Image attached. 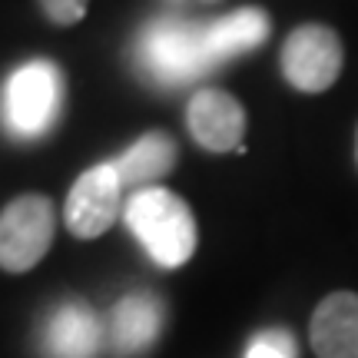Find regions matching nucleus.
Wrapping results in <instances>:
<instances>
[{
	"mask_svg": "<svg viewBox=\"0 0 358 358\" xmlns=\"http://www.w3.org/2000/svg\"><path fill=\"white\" fill-rule=\"evenodd\" d=\"M123 219L156 266L179 268L196 252V216L189 203L166 186L136 189L127 199Z\"/></svg>",
	"mask_w": 358,
	"mask_h": 358,
	"instance_id": "obj_1",
	"label": "nucleus"
},
{
	"mask_svg": "<svg viewBox=\"0 0 358 358\" xmlns=\"http://www.w3.org/2000/svg\"><path fill=\"white\" fill-rule=\"evenodd\" d=\"M136 66L153 83L182 87L206 77L219 64L209 50L206 24L186 17H156L143 27L136 40Z\"/></svg>",
	"mask_w": 358,
	"mask_h": 358,
	"instance_id": "obj_2",
	"label": "nucleus"
},
{
	"mask_svg": "<svg viewBox=\"0 0 358 358\" xmlns=\"http://www.w3.org/2000/svg\"><path fill=\"white\" fill-rule=\"evenodd\" d=\"M60 106H64V73L50 60H30L17 66L3 83L0 110L13 136L37 140L50 133L60 116Z\"/></svg>",
	"mask_w": 358,
	"mask_h": 358,
	"instance_id": "obj_3",
	"label": "nucleus"
},
{
	"mask_svg": "<svg viewBox=\"0 0 358 358\" xmlns=\"http://www.w3.org/2000/svg\"><path fill=\"white\" fill-rule=\"evenodd\" d=\"M57 236V209L43 192H27L3 206L0 213V268L30 272L43 262Z\"/></svg>",
	"mask_w": 358,
	"mask_h": 358,
	"instance_id": "obj_4",
	"label": "nucleus"
},
{
	"mask_svg": "<svg viewBox=\"0 0 358 358\" xmlns=\"http://www.w3.org/2000/svg\"><path fill=\"white\" fill-rule=\"evenodd\" d=\"M345 64L342 37L325 24H302L285 37L282 77L299 93H325Z\"/></svg>",
	"mask_w": 358,
	"mask_h": 358,
	"instance_id": "obj_5",
	"label": "nucleus"
},
{
	"mask_svg": "<svg viewBox=\"0 0 358 358\" xmlns=\"http://www.w3.org/2000/svg\"><path fill=\"white\" fill-rule=\"evenodd\" d=\"M123 192H127V186H123L120 173H116L113 159L80 173L64 203L66 229L73 232L77 239H100L103 232L113 229V222L127 209Z\"/></svg>",
	"mask_w": 358,
	"mask_h": 358,
	"instance_id": "obj_6",
	"label": "nucleus"
},
{
	"mask_svg": "<svg viewBox=\"0 0 358 358\" xmlns=\"http://www.w3.org/2000/svg\"><path fill=\"white\" fill-rule=\"evenodd\" d=\"M189 136L206 153H232L243 150L245 136V106L226 90H196L186 106Z\"/></svg>",
	"mask_w": 358,
	"mask_h": 358,
	"instance_id": "obj_7",
	"label": "nucleus"
},
{
	"mask_svg": "<svg viewBox=\"0 0 358 358\" xmlns=\"http://www.w3.org/2000/svg\"><path fill=\"white\" fill-rule=\"evenodd\" d=\"M308 338L319 358H358V295H325L312 312Z\"/></svg>",
	"mask_w": 358,
	"mask_h": 358,
	"instance_id": "obj_8",
	"label": "nucleus"
},
{
	"mask_svg": "<svg viewBox=\"0 0 358 358\" xmlns=\"http://www.w3.org/2000/svg\"><path fill=\"white\" fill-rule=\"evenodd\" d=\"M163 329V302L153 292H129L113 306L110 315V342L116 355H143L159 338Z\"/></svg>",
	"mask_w": 358,
	"mask_h": 358,
	"instance_id": "obj_9",
	"label": "nucleus"
},
{
	"mask_svg": "<svg viewBox=\"0 0 358 358\" xmlns=\"http://www.w3.org/2000/svg\"><path fill=\"white\" fill-rule=\"evenodd\" d=\"M50 358H100L103 322L87 302H66L50 315L47 325Z\"/></svg>",
	"mask_w": 358,
	"mask_h": 358,
	"instance_id": "obj_10",
	"label": "nucleus"
},
{
	"mask_svg": "<svg viewBox=\"0 0 358 358\" xmlns=\"http://www.w3.org/2000/svg\"><path fill=\"white\" fill-rule=\"evenodd\" d=\"M179 159V146L166 129H150L129 146L123 156H116L113 166L127 189H146L159 186V179L169 176Z\"/></svg>",
	"mask_w": 358,
	"mask_h": 358,
	"instance_id": "obj_11",
	"label": "nucleus"
},
{
	"mask_svg": "<svg viewBox=\"0 0 358 358\" xmlns=\"http://www.w3.org/2000/svg\"><path fill=\"white\" fill-rule=\"evenodd\" d=\"M268 30H272V20L266 10L243 7V10H232L213 24H206V37H209V50L216 57V64H222V60H232V57L266 43Z\"/></svg>",
	"mask_w": 358,
	"mask_h": 358,
	"instance_id": "obj_12",
	"label": "nucleus"
},
{
	"mask_svg": "<svg viewBox=\"0 0 358 358\" xmlns=\"http://www.w3.org/2000/svg\"><path fill=\"white\" fill-rule=\"evenodd\" d=\"M245 358H299V345H295V338L289 332L268 329V332H259L249 342Z\"/></svg>",
	"mask_w": 358,
	"mask_h": 358,
	"instance_id": "obj_13",
	"label": "nucleus"
},
{
	"mask_svg": "<svg viewBox=\"0 0 358 358\" xmlns=\"http://www.w3.org/2000/svg\"><path fill=\"white\" fill-rule=\"evenodd\" d=\"M90 0H40V10L57 27H73L87 17Z\"/></svg>",
	"mask_w": 358,
	"mask_h": 358,
	"instance_id": "obj_14",
	"label": "nucleus"
},
{
	"mask_svg": "<svg viewBox=\"0 0 358 358\" xmlns=\"http://www.w3.org/2000/svg\"><path fill=\"white\" fill-rule=\"evenodd\" d=\"M355 156H358V150H355Z\"/></svg>",
	"mask_w": 358,
	"mask_h": 358,
	"instance_id": "obj_15",
	"label": "nucleus"
}]
</instances>
